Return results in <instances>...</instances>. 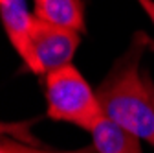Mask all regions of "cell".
Masks as SVG:
<instances>
[{"mask_svg": "<svg viewBox=\"0 0 154 153\" xmlns=\"http://www.w3.org/2000/svg\"><path fill=\"white\" fill-rule=\"evenodd\" d=\"M46 114L51 120L68 122L92 131L105 114L99 98L83 74L73 65H66L44 76Z\"/></svg>", "mask_w": 154, "mask_h": 153, "instance_id": "cell-2", "label": "cell"}, {"mask_svg": "<svg viewBox=\"0 0 154 153\" xmlns=\"http://www.w3.org/2000/svg\"><path fill=\"white\" fill-rule=\"evenodd\" d=\"M94 153H97V151H94Z\"/></svg>", "mask_w": 154, "mask_h": 153, "instance_id": "cell-10", "label": "cell"}, {"mask_svg": "<svg viewBox=\"0 0 154 153\" xmlns=\"http://www.w3.org/2000/svg\"><path fill=\"white\" fill-rule=\"evenodd\" d=\"M149 44L145 33L134 35L130 46L114 61L95 94L106 118L154 148V105L140 68Z\"/></svg>", "mask_w": 154, "mask_h": 153, "instance_id": "cell-1", "label": "cell"}, {"mask_svg": "<svg viewBox=\"0 0 154 153\" xmlns=\"http://www.w3.org/2000/svg\"><path fill=\"white\" fill-rule=\"evenodd\" d=\"M0 17H2V26L8 33L9 43L20 55L24 65L33 74H38L37 59L29 41V28L33 15L28 11L26 0H0Z\"/></svg>", "mask_w": 154, "mask_h": 153, "instance_id": "cell-4", "label": "cell"}, {"mask_svg": "<svg viewBox=\"0 0 154 153\" xmlns=\"http://www.w3.org/2000/svg\"><path fill=\"white\" fill-rule=\"evenodd\" d=\"M33 17L79 33L86 31L83 0H33Z\"/></svg>", "mask_w": 154, "mask_h": 153, "instance_id": "cell-5", "label": "cell"}, {"mask_svg": "<svg viewBox=\"0 0 154 153\" xmlns=\"http://www.w3.org/2000/svg\"><path fill=\"white\" fill-rule=\"evenodd\" d=\"M95 148H85V149H75V151H42V149H33L28 148L24 144H18L15 140L9 138H2V144H0V153H94Z\"/></svg>", "mask_w": 154, "mask_h": 153, "instance_id": "cell-7", "label": "cell"}, {"mask_svg": "<svg viewBox=\"0 0 154 153\" xmlns=\"http://www.w3.org/2000/svg\"><path fill=\"white\" fill-rule=\"evenodd\" d=\"M90 133L97 153H143L141 138L106 116L95 124Z\"/></svg>", "mask_w": 154, "mask_h": 153, "instance_id": "cell-6", "label": "cell"}, {"mask_svg": "<svg viewBox=\"0 0 154 153\" xmlns=\"http://www.w3.org/2000/svg\"><path fill=\"white\" fill-rule=\"evenodd\" d=\"M29 41L37 59L38 76H46L57 68L72 65V59L81 44V33L75 30L53 26L33 17Z\"/></svg>", "mask_w": 154, "mask_h": 153, "instance_id": "cell-3", "label": "cell"}, {"mask_svg": "<svg viewBox=\"0 0 154 153\" xmlns=\"http://www.w3.org/2000/svg\"><path fill=\"white\" fill-rule=\"evenodd\" d=\"M143 78H145V83H147V89H149V94H150V100H152V105H154V81H152L149 72H143Z\"/></svg>", "mask_w": 154, "mask_h": 153, "instance_id": "cell-9", "label": "cell"}, {"mask_svg": "<svg viewBox=\"0 0 154 153\" xmlns=\"http://www.w3.org/2000/svg\"><path fill=\"white\" fill-rule=\"evenodd\" d=\"M138 2H140V6L143 8V11L149 15L150 22L154 24V0H138Z\"/></svg>", "mask_w": 154, "mask_h": 153, "instance_id": "cell-8", "label": "cell"}]
</instances>
